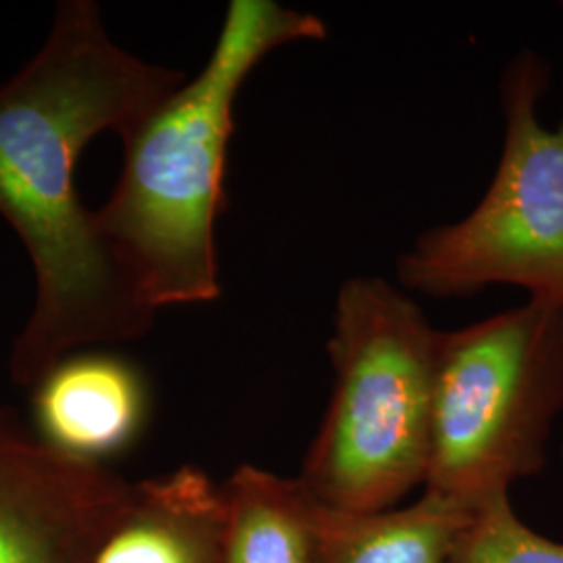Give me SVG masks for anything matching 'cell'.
Returning <instances> with one entry per match:
<instances>
[{"label":"cell","mask_w":563,"mask_h":563,"mask_svg":"<svg viewBox=\"0 0 563 563\" xmlns=\"http://www.w3.org/2000/svg\"><path fill=\"white\" fill-rule=\"evenodd\" d=\"M184 84L109 38L99 4L60 2L48 41L0 86V216L36 276V301L11 353V378L32 388L92 344L134 341L155 309L142 299L84 207L76 163L102 132L123 134Z\"/></svg>","instance_id":"obj_1"},{"label":"cell","mask_w":563,"mask_h":563,"mask_svg":"<svg viewBox=\"0 0 563 563\" xmlns=\"http://www.w3.org/2000/svg\"><path fill=\"white\" fill-rule=\"evenodd\" d=\"M220 493L216 563H320V504L299 478L241 465Z\"/></svg>","instance_id":"obj_9"},{"label":"cell","mask_w":563,"mask_h":563,"mask_svg":"<svg viewBox=\"0 0 563 563\" xmlns=\"http://www.w3.org/2000/svg\"><path fill=\"white\" fill-rule=\"evenodd\" d=\"M325 25L274 0H232L201 71L123 134V167L97 211L102 236L148 307L222 295L216 223L242 84L276 48L323 41Z\"/></svg>","instance_id":"obj_2"},{"label":"cell","mask_w":563,"mask_h":563,"mask_svg":"<svg viewBox=\"0 0 563 563\" xmlns=\"http://www.w3.org/2000/svg\"><path fill=\"white\" fill-rule=\"evenodd\" d=\"M472 516L426 490L409 507L374 514L320 505V563H451Z\"/></svg>","instance_id":"obj_10"},{"label":"cell","mask_w":563,"mask_h":563,"mask_svg":"<svg viewBox=\"0 0 563 563\" xmlns=\"http://www.w3.org/2000/svg\"><path fill=\"white\" fill-rule=\"evenodd\" d=\"M551 67L532 51L501 76L504 151L481 202L460 222L426 230L397 260L407 290L472 297L509 284L530 299L563 302V118L539 120Z\"/></svg>","instance_id":"obj_5"},{"label":"cell","mask_w":563,"mask_h":563,"mask_svg":"<svg viewBox=\"0 0 563 563\" xmlns=\"http://www.w3.org/2000/svg\"><path fill=\"white\" fill-rule=\"evenodd\" d=\"M30 405L42 443L88 465L136 443L151 409L141 369L104 351H78L48 367L32 386Z\"/></svg>","instance_id":"obj_7"},{"label":"cell","mask_w":563,"mask_h":563,"mask_svg":"<svg viewBox=\"0 0 563 563\" xmlns=\"http://www.w3.org/2000/svg\"><path fill=\"white\" fill-rule=\"evenodd\" d=\"M451 563H563V543L532 530L501 497L465 523Z\"/></svg>","instance_id":"obj_11"},{"label":"cell","mask_w":563,"mask_h":563,"mask_svg":"<svg viewBox=\"0 0 563 563\" xmlns=\"http://www.w3.org/2000/svg\"><path fill=\"white\" fill-rule=\"evenodd\" d=\"M104 465L74 462L0 409V563H90L132 499Z\"/></svg>","instance_id":"obj_6"},{"label":"cell","mask_w":563,"mask_h":563,"mask_svg":"<svg viewBox=\"0 0 563 563\" xmlns=\"http://www.w3.org/2000/svg\"><path fill=\"white\" fill-rule=\"evenodd\" d=\"M563 411V302L530 299L441 332L432 460L423 484L476 514L539 476Z\"/></svg>","instance_id":"obj_4"},{"label":"cell","mask_w":563,"mask_h":563,"mask_svg":"<svg viewBox=\"0 0 563 563\" xmlns=\"http://www.w3.org/2000/svg\"><path fill=\"white\" fill-rule=\"evenodd\" d=\"M439 339L393 284L376 276L342 284L328 341L334 388L299 476L318 504L386 511L426 484Z\"/></svg>","instance_id":"obj_3"},{"label":"cell","mask_w":563,"mask_h":563,"mask_svg":"<svg viewBox=\"0 0 563 563\" xmlns=\"http://www.w3.org/2000/svg\"><path fill=\"white\" fill-rule=\"evenodd\" d=\"M222 520L220 486L184 465L134 483L125 514L90 563H216Z\"/></svg>","instance_id":"obj_8"}]
</instances>
